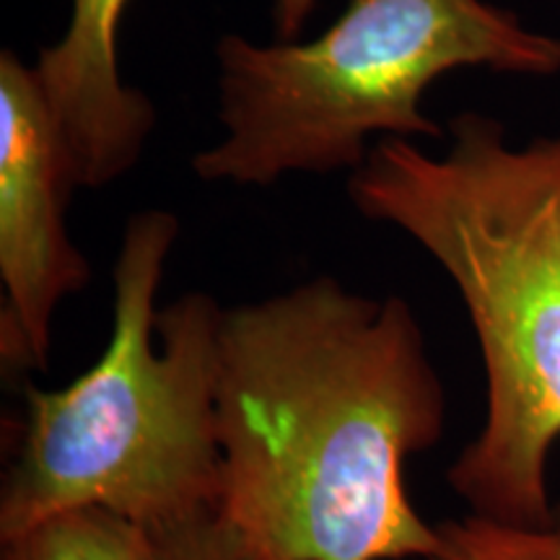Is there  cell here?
<instances>
[{"label":"cell","mask_w":560,"mask_h":560,"mask_svg":"<svg viewBox=\"0 0 560 560\" xmlns=\"http://www.w3.org/2000/svg\"><path fill=\"white\" fill-rule=\"evenodd\" d=\"M441 156L384 138L350 174L361 215L429 252L465 301L486 371V418L446 472L472 514L552 520L560 441V136L514 145L499 120L462 115Z\"/></svg>","instance_id":"7a4b0ae2"},{"label":"cell","mask_w":560,"mask_h":560,"mask_svg":"<svg viewBox=\"0 0 560 560\" xmlns=\"http://www.w3.org/2000/svg\"><path fill=\"white\" fill-rule=\"evenodd\" d=\"M221 140L192 159L206 182L270 187L291 174H353L371 138H436L425 91L457 68L550 75L560 39L486 0H348L317 39L215 42Z\"/></svg>","instance_id":"277c9868"},{"label":"cell","mask_w":560,"mask_h":560,"mask_svg":"<svg viewBox=\"0 0 560 560\" xmlns=\"http://www.w3.org/2000/svg\"><path fill=\"white\" fill-rule=\"evenodd\" d=\"M0 560H151L145 532L104 509H75L3 542Z\"/></svg>","instance_id":"52a82bcc"},{"label":"cell","mask_w":560,"mask_h":560,"mask_svg":"<svg viewBox=\"0 0 560 560\" xmlns=\"http://www.w3.org/2000/svg\"><path fill=\"white\" fill-rule=\"evenodd\" d=\"M177 236L166 210L132 215L112 270L102 359L66 389L26 384L0 493V545L75 509H104L143 532L219 511L213 387L223 306L200 291L156 306Z\"/></svg>","instance_id":"3957f363"},{"label":"cell","mask_w":560,"mask_h":560,"mask_svg":"<svg viewBox=\"0 0 560 560\" xmlns=\"http://www.w3.org/2000/svg\"><path fill=\"white\" fill-rule=\"evenodd\" d=\"M128 0H70L62 37L34 70L79 187H104L138 164L156 109L120 73V24Z\"/></svg>","instance_id":"8992f818"},{"label":"cell","mask_w":560,"mask_h":560,"mask_svg":"<svg viewBox=\"0 0 560 560\" xmlns=\"http://www.w3.org/2000/svg\"><path fill=\"white\" fill-rule=\"evenodd\" d=\"M75 185L37 70L0 55V359L45 369L60 301L86 289L91 268L66 229Z\"/></svg>","instance_id":"5b68a950"},{"label":"cell","mask_w":560,"mask_h":560,"mask_svg":"<svg viewBox=\"0 0 560 560\" xmlns=\"http://www.w3.org/2000/svg\"><path fill=\"white\" fill-rule=\"evenodd\" d=\"M151 560H252L247 545L219 511L145 532Z\"/></svg>","instance_id":"9c48e42d"},{"label":"cell","mask_w":560,"mask_h":560,"mask_svg":"<svg viewBox=\"0 0 560 560\" xmlns=\"http://www.w3.org/2000/svg\"><path fill=\"white\" fill-rule=\"evenodd\" d=\"M439 548L423 560H560V503L540 527L467 514L439 522Z\"/></svg>","instance_id":"ba28073f"},{"label":"cell","mask_w":560,"mask_h":560,"mask_svg":"<svg viewBox=\"0 0 560 560\" xmlns=\"http://www.w3.org/2000/svg\"><path fill=\"white\" fill-rule=\"evenodd\" d=\"M317 0H272V26L278 39H296Z\"/></svg>","instance_id":"30bf717a"},{"label":"cell","mask_w":560,"mask_h":560,"mask_svg":"<svg viewBox=\"0 0 560 560\" xmlns=\"http://www.w3.org/2000/svg\"><path fill=\"white\" fill-rule=\"evenodd\" d=\"M219 514L252 560H405L439 548L405 462L439 444L446 392L400 296L319 276L221 312Z\"/></svg>","instance_id":"6da1fadb"}]
</instances>
